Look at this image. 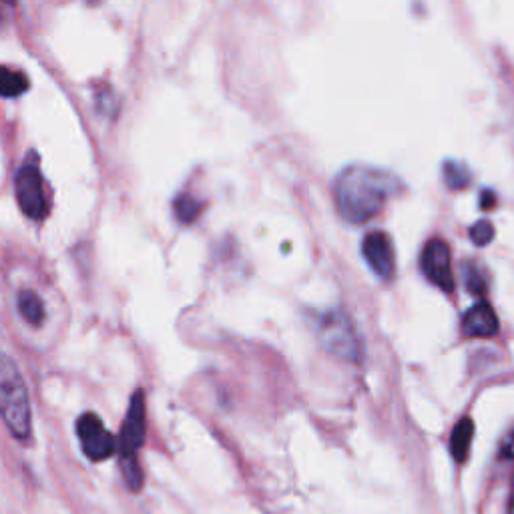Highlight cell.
<instances>
[{"label":"cell","mask_w":514,"mask_h":514,"mask_svg":"<svg viewBox=\"0 0 514 514\" xmlns=\"http://www.w3.org/2000/svg\"><path fill=\"white\" fill-rule=\"evenodd\" d=\"M29 79L26 74L0 67V97H18L29 91Z\"/></svg>","instance_id":"7c38bea8"},{"label":"cell","mask_w":514,"mask_h":514,"mask_svg":"<svg viewBox=\"0 0 514 514\" xmlns=\"http://www.w3.org/2000/svg\"><path fill=\"white\" fill-rule=\"evenodd\" d=\"M317 335H320V342L325 350L334 356L358 362L362 356V344L356 334V328L348 315L344 312L335 310L325 314L320 325H317Z\"/></svg>","instance_id":"277c9868"},{"label":"cell","mask_w":514,"mask_h":514,"mask_svg":"<svg viewBox=\"0 0 514 514\" xmlns=\"http://www.w3.org/2000/svg\"><path fill=\"white\" fill-rule=\"evenodd\" d=\"M420 267H422V274L430 282L444 289V292H452L456 287L452 274V254L444 239H432L426 243L422 257H420Z\"/></svg>","instance_id":"52a82bcc"},{"label":"cell","mask_w":514,"mask_h":514,"mask_svg":"<svg viewBox=\"0 0 514 514\" xmlns=\"http://www.w3.org/2000/svg\"><path fill=\"white\" fill-rule=\"evenodd\" d=\"M0 416L18 441L31 438V400L29 390L16 364L0 352Z\"/></svg>","instance_id":"7a4b0ae2"},{"label":"cell","mask_w":514,"mask_h":514,"mask_svg":"<svg viewBox=\"0 0 514 514\" xmlns=\"http://www.w3.org/2000/svg\"><path fill=\"white\" fill-rule=\"evenodd\" d=\"M472 436H474V422L470 418H462L461 422H456L451 436V452L456 462H464L466 458H469Z\"/></svg>","instance_id":"30bf717a"},{"label":"cell","mask_w":514,"mask_h":514,"mask_svg":"<svg viewBox=\"0 0 514 514\" xmlns=\"http://www.w3.org/2000/svg\"><path fill=\"white\" fill-rule=\"evenodd\" d=\"M364 259L373 269V274L390 279L394 276L396 259H394V247H392V239L384 231H372L364 238L362 243Z\"/></svg>","instance_id":"ba28073f"},{"label":"cell","mask_w":514,"mask_h":514,"mask_svg":"<svg viewBox=\"0 0 514 514\" xmlns=\"http://www.w3.org/2000/svg\"><path fill=\"white\" fill-rule=\"evenodd\" d=\"M507 514H514V479L510 484V494H509V507H507Z\"/></svg>","instance_id":"ac0fdd59"},{"label":"cell","mask_w":514,"mask_h":514,"mask_svg":"<svg viewBox=\"0 0 514 514\" xmlns=\"http://www.w3.org/2000/svg\"><path fill=\"white\" fill-rule=\"evenodd\" d=\"M77 434L82 452L92 462L107 461L117 452V438L109 432L97 414H82L77 422Z\"/></svg>","instance_id":"8992f818"},{"label":"cell","mask_w":514,"mask_h":514,"mask_svg":"<svg viewBox=\"0 0 514 514\" xmlns=\"http://www.w3.org/2000/svg\"><path fill=\"white\" fill-rule=\"evenodd\" d=\"M466 284H469V289L472 294H484V287H486V284H484V279H482V276L479 274V272H469L466 274Z\"/></svg>","instance_id":"2e32d148"},{"label":"cell","mask_w":514,"mask_h":514,"mask_svg":"<svg viewBox=\"0 0 514 514\" xmlns=\"http://www.w3.org/2000/svg\"><path fill=\"white\" fill-rule=\"evenodd\" d=\"M3 23H5V6L0 5V26H3Z\"/></svg>","instance_id":"d6986e66"},{"label":"cell","mask_w":514,"mask_h":514,"mask_svg":"<svg viewBox=\"0 0 514 514\" xmlns=\"http://www.w3.org/2000/svg\"><path fill=\"white\" fill-rule=\"evenodd\" d=\"M499 332V317L490 304H474L462 317V334L469 338H492Z\"/></svg>","instance_id":"9c48e42d"},{"label":"cell","mask_w":514,"mask_h":514,"mask_svg":"<svg viewBox=\"0 0 514 514\" xmlns=\"http://www.w3.org/2000/svg\"><path fill=\"white\" fill-rule=\"evenodd\" d=\"M173 209H175V218L179 219L181 223H193L195 219L199 218L201 205H199V201H195L191 195L183 193V195H179V198L175 199Z\"/></svg>","instance_id":"5bb4252c"},{"label":"cell","mask_w":514,"mask_h":514,"mask_svg":"<svg viewBox=\"0 0 514 514\" xmlns=\"http://www.w3.org/2000/svg\"><path fill=\"white\" fill-rule=\"evenodd\" d=\"M18 310H21L24 320L33 325H43L46 317L44 304L33 289H24V292L18 294Z\"/></svg>","instance_id":"8fae6325"},{"label":"cell","mask_w":514,"mask_h":514,"mask_svg":"<svg viewBox=\"0 0 514 514\" xmlns=\"http://www.w3.org/2000/svg\"><path fill=\"white\" fill-rule=\"evenodd\" d=\"M145 442V396L137 390L127 410L123 428L117 438V452L121 472L131 492H139L143 486V472L137 461L139 448Z\"/></svg>","instance_id":"3957f363"},{"label":"cell","mask_w":514,"mask_h":514,"mask_svg":"<svg viewBox=\"0 0 514 514\" xmlns=\"http://www.w3.org/2000/svg\"><path fill=\"white\" fill-rule=\"evenodd\" d=\"M444 181L451 189H464L470 183V171L462 161H454V159H448L444 163Z\"/></svg>","instance_id":"4fadbf2b"},{"label":"cell","mask_w":514,"mask_h":514,"mask_svg":"<svg viewBox=\"0 0 514 514\" xmlns=\"http://www.w3.org/2000/svg\"><path fill=\"white\" fill-rule=\"evenodd\" d=\"M400 189L402 183L394 173L370 165H350L335 181L334 198L342 218L360 226L378 215Z\"/></svg>","instance_id":"6da1fadb"},{"label":"cell","mask_w":514,"mask_h":514,"mask_svg":"<svg viewBox=\"0 0 514 514\" xmlns=\"http://www.w3.org/2000/svg\"><path fill=\"white\" fill-rule=\"evenodd\" d=\"M500 458H507V461H514V430L504 436V441L500 444Z\"/></svg>","instance_id":"e0dca14e"},{"label":"cell","mask_w":514,"mask_h":514,"mask_svg":"<svg viewBox=\"0 0 514 514\" xmlns=\"http://www.w3.org/2000/svg\"><path fill=\"white\" fill-rule=\"evenodd\" d=\"M492 238H494V226H492L490 221L480 219V221H476L474 226L470 228V239L479 247L489 246V243L492 241Z\"/></svg>","instance_id":"9a60e30c"},{"label":"cell","mask_w":514,"mask_h":514,"mask_svg":"<svg viewBox=\"0 0 514 514\" xmlns=\"http://www.w3.org/2000/svg\"><path fill=\"white\" fill-rule=\"evenodd\" d=\"M15 187L18 205H21L24 215H29L31 219L43 221L49 215V199H46L43 173L36 157L31 155L21 165V170L16 171L15 177Z\"/></svg>","instance_id":"5b68a950"}]
</instances>
